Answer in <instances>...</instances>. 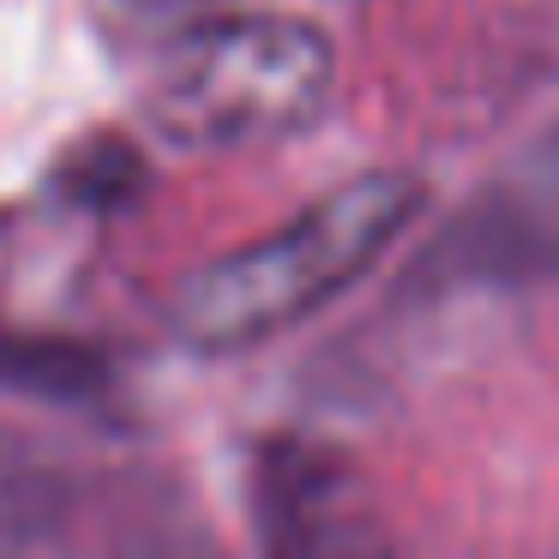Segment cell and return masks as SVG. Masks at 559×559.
<instances>
[{
  "instance_id": "3957f363",
  "label": "cell",
  "mask_w": 559,
  "mask_h": 559,
  "mask_svg": "<svg viewBox=\"0 0 559 559\" xmlns=\"http://www.w3.org/2000/svg\"><path fill=\"white\" fill-rule=\"evenodd\" d=\"M253 506L265 559H379L367 487L313 445H271Z\"/></svg>"
},
{
  "instance_id": "277c9868",
  "label": "cell",
  "mask_w": 559,
  "mask_h": 559,
  "mask_svg": "<svg viewBox=\"0 0 559 559\" xmlns=\"http://www.w3.org/2000/svg\"><path fill=\"white\" fill-rule=\"evenodd\" d=\"M85 7L97 37L121 55H151L175 31L199 25L211 13H229V0H85Z\"/></svg>"
},
{
  "instance_id": "7a4b0ae2",
  "label": "cell",
  "mask_w": 559,
  "mask_h": 559,
  "mask_svg": "<svg viewBox=\"0 0 559 559\" xmlns=\"http://www.w3.org/2000/svg\"><path fill=\"white\" fill-rule=\"evenodd\" d=\"M139 121L175 151H271L319 127L337 91V43L295 13H211L139 55Z\"/></svg>"
},
{
  "instance_id": "6da1fadb",
  "label": "cell",
  "mask_w": 559,
  "mask_h": 559,
  "mask_svg": "<svg viewBox=\"0 0 559 559\" xmlns=\"http://www.w3.org/2000/svg\"><path fill=\"white\" fill-rule=\"evenodd\" d=\"M421 205L427 181L409 169L349 175L343 187L301 205L289 223L187 271L169 301V331L193 355L259 349L313 319L319 307H331L349 283H361Z\"/></svg>"
}]
</instances>
